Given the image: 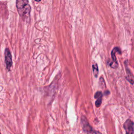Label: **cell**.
Here are the masks:
<instances>
[{
	"instance_id": "1",
	"label": "cell",
	"mask_w": 134,
	"mask_h": 134,
	"mask_svg": "<svg viewBox=\"0 0 134 134\" xmlns=\"http://www.w3.org/2000/svg\"><path fill=\"white\" fill-rule=\"evenodd\" d=\"M16 7L18 13L23 19H26L29 17L31 7L27 0H17Z\"/></svg>"
},
{
	"instance_id": "2",
	"label": "cell",
	"mask_w": 134,
	"mask_h": 134,
	"mask_svg": "<svg viewBox=\"0 0 134 134\" xmlns=\"http://www.w3.org/2000/svg\"><path fill=\"white\" fill-rule=\"evenodd\" d=\"M81 121L83 126V130L87 134H102L99 131H96L93 129L87 121V119L84 116L82 117Z\"/></svg>"
},
{
	"instance_id": "3",
	"label": "cell",
	"mask_w": 134,
	"mask_h": 134,
	"mask_svg": "<svg viewBox=\"0 0 134 134\" xmlns=\"http://www.w3.org/2000/svg\"><path fill=\"white\" fill-rule=\"evenodd\" d=\"M124 128L126 131V134H134V122L128 119L124 124Z\"/></svg>"
},
{
	"instance_id": "4",
	"label": "cell",
	"mask_w": 134,
	"mask_h": 134,
	"mask_svg": "<svg viewBox=\"0 0 134 134\" xmlns=\"http://www.w3.org/2000/svg\"><path fill=\"white\" fill-rule=\"evenodd\" d=\"M119 52V54H121V51L120 49L118 48V47H115L111 53V59H112V62L111 63H110V66L114 69H116L117 68H118V62L116 59V57L115 55L116 53Z\"/></svg>"
},
{
	"instance_id": "5",
	"label": "cell",
	"mask_w": 134,
	"mask_h": 134,
	"mask_svg": "<svg viewBox=\"0 0 134 134\" xmlns=\"http://www.w3.org/2000/svg\"><path fill=\"white\" fill-rule=\"evenodd\" d=\"M5 62L7 69L8 70H10L12 65V58L11 53L8 48L6 49L5 51Z\"/></svg>"
},
{
	"instance_id": "6",
	"label": "cell",
	"mask_w": 134,
	"mask_h": 134,
	"mask_svg": "<svg viewBox=\"0 0 134 134\" xmlns=\"http://www.w3.org/2000/svg\"><path fill=\"white\" fill-rule=\"evenodd\" d=\"M102 97H103V94L101 92L98 91L94 95V97L96 98V101L95 102V106L97 107H99L102 103Z\"/></svg>"
},
{
	"instance_id": "7",
	"label": "cell",
	"mask_w": 134,
	"mask_h": 134,
	"mask_svg": "<svg viewBox=\"0 0 134 134\" xmlns=\"http://www.w3.org/2000/svg\"><path fill=\"white\" fill-rule=\"evenodd\" d=\"M126 73H127L126 79L130 83H131V84H133L134 83V76L133 75L131 71L127 68V66H126Z\"/></svg>"
},
{
	"instance_id": "8",
	"label": "cell",
	"mask_w": 134,
	"mask_h": 134,
	"mask_svg": "<svg viewBox=\"0 0 134 134\" xmlns=\"http://www.w3.org/2000/svg\"><path fill=\"white\" fill-rule=\"evenodd\" d=\"M92 70H93V73L95 77H97L98 74V65L96 63H94L92 64Z\"/></svg>"
},
{
	"instance_id": "9",
	"label": "cell",
	"mask_w": 134,
	"mask_h": 134,
	"mask_svg": "<svg viewBox=\"0 0 134 134\" xmlns=\"http://www.w3.org/2000/svg\"><path fill=\"white\" fill-rule=\"evenodd\" d=\"M99 86L102 87V88L104 89V88L106 87L105 82L104 80V79H103V77H100L99 81Z\"/></svg>"
},
{
	"instance_id": "10",
	"label": "cell",
	"mask_w": 134,
	"mask_h": 134,
	"mask_svg": "<svg viewBox=\"0 0 134 134\" xmlns=\"http://www.w3.org/2000/svg\"><path fill=\"white\" fill-rule=\"evenodd\" d=\"M0 134H1V133H0Z\"/></svg>"
}]
</instances>
